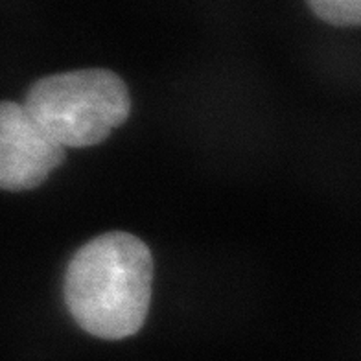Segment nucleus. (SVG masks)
<instances>
[{
  "label": "nucleus",
  "mask_w": 361,
  "mask_h": 361,
  "mask_svg": "<svg viewBox=\"0 0 361 361\" xmlns=\"http://www.w3.org/2000/svg\"><path fill=\"white\" fill-rule=\"evenodd\" d=\"M23 105L61 147H89L124 124L131 98L114 72L87 68L35 81Z\"/></svg>",
  "instance_id": "nucleus-2"
},
{
  "label": "nucleus",
  "mask_w": 361,
  "mask_h": 361,
  "mask_svg": "<svg viewBox=\"0 0 361 361\" xmlns=\"http://www.w3.org/2000/svg\"><path fill=\"white\" fill-rule=\"evenodd\" d=\"M153 258L129 233L90 240L72 257L65 275L68 312L85 332L102 339L137 334L152 302Z\"/></svg>",
  "instance_id": "nucleus-1"
},
{
  "label": "nucleus",
  "mask_w": 361,
  "mask_h": 361,
  "mask_svg": "<svg viewBox=\"0 0 361 361\" xmlns=\"http://www.w3.org/2000/svg\"><path fill=\"white\" fill-rule=\"evenodd\" d=\"M319 19L336 26L361 24V0H308Z\"/></svg>",
  "instance_id": "nucleus-4"
},
{
  "label": "nucleus",
  "mask_w": 361,
  "mask_h": 361,
  "mask_svg": "<svg viewBox=\"0 0 361 361\" xmlns=\"http://www.w3.org/2000/svg\"><path fill=\"white\" fill-rule=\"evenodd\" d=\"M63 159L65 147L44 133L23 104H0V188H37Z\"/></svg>",
  "instance_id": "nucleus-3"
}]
</instances>
